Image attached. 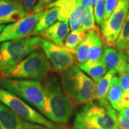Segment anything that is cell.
I'll use <instances>...</instances> for the list:
<instances>
[{
  "mask_svg": "<svg viewBox=\"0 0 129 129\" xmlns=\"http://www.w3.org/2000/svg\"><path fill=\"white\" fill-rule=\"evenodd\" d=\"M42 83L46 98L42 115L55 123L66 125L73 115V103L65 95L55 75H49Z\"/></svg>",
  "mask_w": 129,
  "mask_h": 129,
  "instance_id": "cell-1",
  "label": "cell"
},
{
  "mask_svg": "<svg viewBox=\"0 0 129 129\" xmlns=\"http://www.w3.org/2000/svg\"><path fill=\"white\" fill-rule=\"evenodd\" d=\"M118 116L107 99L91 102L77 113L73 127L113 129L118 126Z\"/></svg>",
  "mask_w": 129,
  "mask_h": 129,
  "instance_id": "cell-2",
  "label": "cell"
},
{
  "mask_svg": "<svg viewBox=\"0 0 129 129\" xmlns=\"http://www.w3.org/2000/svg\"><path fill=\"white\" fill-rule=\"evenodd\" d=\"M61 85L74 104H88L95 100V83L75 64L61 73Z\"/></svg>",
  "mask_w": 129,
  "mask_h": 129,
  "instance_id": "cell-3",
  "label": "cell"
},
{
  "mask_svg": "<svg viewBox=\"0 0 129 129\" xmlns=\"http://www.w3.org/2000/svg\"><path fill=\"white\" fill-rule=\"evenodd\" d=\"M53 72L49 60L43 52L36 50L4 73L0 78L41 80Z\"/></svg>",
  "mask_w": 129,
  "mask_h": 129,
  "instance_id": "cell-4",
  "label": "cell"
},
{
  "mask_svg": "<svg viewBox=\"0 0 129 129\" xmlns=\"http://www.w3.org/2000/svg\"><path fill=\"white\" fill-rule=\"evenodd\" d=\"M43 41L44 38L41 36H32L2 42L0 45V73L39 50Z\"/></svg>",
  "mask_w": 129,
  "mask_h": 129,
  "instance_id": "cell-5",
  "label": "cell"
},
{
  "mask_svg": "<svg viewBox=\"0 0 129 129\" xmlns=\"http://www.w3.org/2000/svg\"><path fill=\"white\" fill-rule=\"evenodd\" d=\"M0 86L36 108L40 113H43L46 98L42 83L40 80L0 78Z\"/></svg>",
  "mask_w": 129,
  "mask_h": 129,
  "instance_id": "cell-6",
  "label": "cell"
},
{
  "mask_svg": "<svg viewBox=\"0 0 129 129\" xmlns=\"http://www.w3.org/2000/svg\"><path fill=\"white\" fill-rule=\"evenodd\" d=\"M0 103L29 122L42 125L50 129H68L63 125L52 122L19 97L2 88H0Z\"/></svg>",
  "mask_w": 129,
  "mask_h": 129,
  "instance_id": "cell-7",
  "label": "cell"
},
{
  "mask_svg": "<svg viewBox=\"0 0 129 129\" xmlns=\"http://www.w3.org/2000/svg\"><path fill=\"white\" fill-rule=\"evenodd\" d=\"M129 12V0H119L111 17L101 27V34L104 43L114 46L120 35Z\"/></svg>",
  "mask_w": 129,
  "mask_h": 129,
  "instance_id": "cell-8",
  "label": "cell"
},
{
  "mask_svg": "<svg viewBox=\"0 0 129 129\" xmlns=\"http://www.w3.org/2000/svg\"><path fill=\"white\" fill-rule=\"evenodd\" d=\"M45 10L37 13L31 12L17 22L5 26L0 34V42L21 40L32 35L34 29Z\"/></svg>",
  "mask_w": 129,
  "mask_h": 129,
  "instance_id": "cell-9",
  "label": "cell"
},
{
  "mask_svg": "<svg viewBox=\"0 0 129 129\" xmlns=\"http://www.w3.org/2000/svg\"><path fill=\"white\" fill-rule=\"evenodd\" d=\"M41 47L50 61L54 72L62 73L75 64L74 55L64 47L44 40Z\"/></svg>",
  "mask_w": 129,
  "mask_h": 129,
  "instance_id": "cell-10",
  "label": "cell"
},
{
  "mask_svg": "<svg viewBox=\"0 0 129 129\" xmlns=\"http://www.w3.org/2000/svg\"><path fill=\"white\" fill-rule=\"evenodd\" d=\"M102 59L107 69L115 72L116 74L126 71L125 68L128 60L125 52H119L111 46H106L103 49Z\"/></svg>",
  "mask_w": 129,
  "mask_h": 129,
  "instance_id": "cell-11",
  "label": "cell"
},
{
  "mask_svg": "<svg viewBox=\"0 0 129 129\" xmlns=\"http://www.w3.org/2000/svg\"><path fill=\"white\" fill-rule=\"evenodd\" d=\"M26 15L22 7L13 0H0V24L14 23Z\"/></svg>",
  "mask_w": 129,
  "mask_h": 129,
  "instance_id": "cell-12",
  "label": "cell"
},
{
  "mask_svg": "<svg viewBox=\"0 0 129 129\" xmlns=\"http://www.w3.org/2000/svg\"><path fill=\"white\" fill-rule=\"evenodd\" d=\"M70 29L68 22L59 21L41 32L39 35L57 45L62 46L70 34Z\"/></svg>",
  "mask_w": 129,
  "mask_h": 129,
  "instance_id": "cell-13",
  "label": "cell"
},
{
  "mask_svg": "<svg viewBox=\"0 0 129 129\" xmlns=\"http://www.w3.org/2000/svg\"><path fill=\"white\" fill-rule=\"evenodd\" d=\"M24 122L9 108L0 103V127L2 129H23Z\"/></svg>",
  "mask_w": 129,
  "mask_h": 129,
  "instance_id": "cell-14",
  "label": "cell"
},
{
  "mask_svg": "<svg viewBox=\"0 0 129 129\" xmlns=\"http://www.w3.org/2000/svg\"><path fill=\"white\" fill-rule=\"evenodd\" d=\"M101 32L99 31L98 27L88 32L85 40L80 43L76 50L74 51L73 55L77 65L83 64L87 61L88 52L92 47L96 37Z\"/></svg>",
  "mask_w": 129,
  "mask_h": 129,
  "instance_id": "cell-15",
  "label": "cell"
},
{
  "mask_svg": "<svg viewBox=\"0 0 129 129\" xmlns=\"http://www.w3.org/2000/svg\"><path fill=\"white\" fill-rule=\"evenodd\" d=\"M83 72L87 74L92 80L97 83L107 73V68L103 59L94 62H85L77 65Z\"/></svg>",
  "mask_w": 129,
  "mask_h": 129,
  "instance_id": "cell-16",
  "label": "cell"
},
{
  "mask_svg": "<svg viewBox=\"0 0 129 129\" xmlns=\"http://www.w3.org/2000/svg\"><path fill=\"white\" fill-rule=\"evenodd\" d=\"M123 93V91L120 86L119 77L114 75L111 80L106 99L115 111H120L123 110L121 106V98Z\"/></svg>",
  "mask_w": 129,
  "mask_h": 129,
  "instance_id": "cell-17",
  "label": "cell"
},
{
  "mask_svg": "<svg viewBox=\"0 0 129 129\" xmlns=\"http://www.w3.org/2000/svg\"><path fill=\"white\" fill-rule=\"evenodd\" d=\"M59 16V9L57 7H52L45 10L43 16L39 20L36 24L32 35H40L41 32L45 31L47 28L51 27L52 24L55 23L57 19H58Z\"/></svg>",
  "mask_w": 129,
  "mask_h": 129,
  "instance_id": "cell-18",
  "label": "cell"
},
{
  "mask_svg": "<svg viewBox=\"0 0 129 129\" xmlns=\"http://www.w3.org/2000/svg\"><path fill=\"white\" fill-rule=\"evenodd\" d=\"M78 5H80V0H57L53 4L50 5L47 9L52 7L58 8V19L60 21L68 22L71 14Z\"/></svg>",
  "mask_w": 129,
  "mask_h": 129,
  "instance_id": "cell-19",
  "label": "cell"
},
{
  "mask_svg": "<svg viewBox=\"0 0 129 129\" xmlns=\"http://www.w3.org/2000/svg\"><path fill=\"white\" fill-rule=\"evenodd\" d=\"M115 73L109 70L107 73L101 78L95 84V100L100 101L106 99L108 92L109 90L111 80L113 76L115 75Z\"/></svg>",
  "mask_w": 129,
  "mask_h": 129,
  "instance_id": "cell-20",
  "label": "cell"
},
{
  "mask_svg": "<svg viewBox=\"0 0 129 129\" xmlns=\"http://www.w3.org/2000/svg\"><path fill=\"white\" fill-rule=\"evenodd\" d=\"M87 33L88 32L84 31L82 29L72 31L66 38L63 47L73 54L74 51L76 50L80 43L86 37Z\"/></svg>",
  "mask_w": 129,
  "mask_h": 129,
  "instance_id": "cell-21",
  "label": "cell"
},
{
  "mask_svg": "<svg viewBox=\"0 0 129 129\" xmlns=\"http://www.w3.org/2000/svg\"><path fill=\"white\" fill-rule=\"evenodd\" d=\"M114 46L117 50L122 52L129 50V12Z\"/></svg>",
  "mask_w": 129,
  "mask_h": 129,
  "instance_id": "cell-22",
  "label": "cell"
},
{
  "mask_svg": "<svg viewBox=\"0 0 129 129\" xmlns=\"http://www.w3.org/2000/svg\"><path fill=\"white\" fill-rule=\"evenodd\" d=\"M103 45H104V42L102 39L101 34L100 33L96 37L92 47H90V50L88 52V58H87L86 62H97L98 60H101L103 52L104 49Z\"/></svg>",
  "mask_w": 129,
  "mask_h": 129,
  "instance_id": "cell-23",
  "label": "cell"
},
{
  "mask_svg": "<svg viewBox=\"0 0 129 129\" xmlns=\"http://www.w3.org/2000/svg\"><path fill=\"white\" fill-rule=\"evenodd\" d=\"M85 7L78 5L73 12L69 19L70 29L72 31L78 30L81 29L84 16Z\"/></svg>",
  "mask_w": 129,
  "mask_h": 129,
  "instance_id": "cell-24",
  "label": "cell"
},
{
  "mask_svg": "<svg viewBox=\"0 0 129 129\" xmlns=\"http://www.w3.org/2000/svg\"><path fill=\"white\" fill-rule=\"evenodd\" d=\"M95 19L94 16V12L92 7H85L84 16L81 29L85 32H90L92 29H96Z\"/></svg>",
  "mask_w": 129,
  "mask_h": 129,
  "instance_id": "cell-25",
  "label": "cell"
},
{
  "mask_svg": "<svg viewBox=\"0 0 129 129\" xmlns=\"http://www.w3.org/2000/svg\"><path fill=\"white\" fill-rule=\"evenodd\" d=\"M93 12L95 22L98 25L101 26L105 16V0H97Z\"/></svg>",
  "mask_w": 129,
  "mask_h": 129,
  "instance_id": "cell-26",
  "label": "cell"
},
{
  "mask_svg": "<svg viewBox=\"0 0 129 129\" xmlns=\"http://www.w3.org/2000/svg\"><path fill=\"white\" fill-rule=\"evenodd\" d=\"M118 2L119 0H105V16L101 26L103 24H105V22L111 17V14L113 12L118 4Z\"/></svg>",
  "mask_w": 129,
  "mask_h": 129,
  "instance_id": "cell-27",
  "label": "cell"
},
{
  "mask_svg": "<svg viewBox=\"0 0 129 129\" xmlns=\"http://www.w3.org/2000/svg\"><path fill=\"white\" fill-rule=\"evenodd\" d=\"M13 1L20 5L27 14L32 12V9L38 2V0H13Z\"/></svg>",
  "mask_w": 129,
  "mask_h": 129,
  "instance_id": "cell-28",
  "label": "cell"
},
{
  "mask_svg": "<svg viewBox=\"0 0 129 129\" xmlns=\"http://www.w3.org/2000/svg\"><path fill=\"white\" fill-rule=\"evenodd\" d=\"M57 0H38L36 5L32 9L33 13H37L47 9V7Z\"/></svg>",
  "mask_w": 129,
  "mask_h": 129,
  "instance_id": "cell-29",
  "label": "cell"
},
{
  "mask_svg": "<svg viewBox=\"0 0 129 129\" xmlns=\"http://www.w3.org/2000/svg\"><path fill=\"white\" fill-rule=\"evenodd\" d=\"M119 75L120 84L123 91L129 93V73L127 71H124Z\"/></svg>",
  "mask_w": 129,
  "mask_h": 129,
  "instance_id": "cell-30",
  "label": "cell"
},
{
  "mask_svg": "<svg viewBox=\"0 0 129 129\" xmlns=\"http://www.w3.org/2000/svg\"><path fill=\"white\" fill-rule=\"evenodd\" d=\"M118 125L123 129H129V118L118 114Z\"/></svg>",
  "mask_w": 129,
  "mask_h": 129,
  "instance_id": "cell-31",
  "label": "cell"
},
{
  "mask_svg": "<svg viewBox=\"0 0 129 129\" xmlns=\"http://www.w3.org/2000/svg\"><path fill=\"white\" fill-rule=\"evenodd\" d=\"M23 129H50L47 127H45L42 125L37 124V123H33L31 122H24Z\"/></svg>",
  "mask_w": 129,
  "mask_h": 129,
  "instance_id": "cell-32",
  "label": "cell"
},
{
  "mask_svg": "<svg viewBox=\"0 0 129 129\" xmlns=\"http://www.w3.org/2000/svg\"><path fill=\"white\" fill-rule=\"evenodd\" d=\"M121 106L122 108H129V93L124 92L123 93V95L121 98Z\"/></svg>",
  "mask_w": 129,
  "mask_h": 129,
  "instance_id": "cell-33",
  "label": "cell"
},
{
  "mask_svg": "<svg viewBox=\"0 0 129 129\" xmlns=\"http://www.w3.org/2000/svg\"><path fill=\"white\" fill-rule=\"evenodd\" d=\"M97 0H80V5L83 7H94Z\"/></svg>",
  "mask_w": 129,
  "mask_h": 129,
  "instance_id": "cell-34",
  "label": "cell"
},
{
  "mask_svg": "<svg viewBox=\"0 0 129 129\" xmlns=\"http://www.w3.org/2000/svg\"><path fill=\"white\" fill-rule=\"evenodd\" d=\"M119 114L123 115V116H125V117L129 118V108H124V109H123L122 111H120Z\"/></svg>",
  "mask_w": 129,
  "mask_h": 129,
  "instance_id": "cell-35",
  "label": "cell"
},
{
  "mask_svg": "<svg viewBox=\"0 0 129 129\" xmlns=\"http://www.w3.org/2000/svg\"><path fill=\"white\" fill-rule=\"evenodd\" d=\"M72 129H96L92 128H87V127H73Z\"/></svg>",
  "mask_w": 129,
  "mask_h": 129,
  "instance_id": "cell-36",
  "label": "cell"
},
{
  "mask_svg": "<svg viewBox=\"0 0 129 129\" xmlns=\"http://www.w3.org/2000/svg\"><path fill=\"white\" fill-rule=\"evenodd\" d=\"M125 55H126L127 60H128V62H129V50H128L126 52H125Z\"/></svg>",
  "mask_w": 129,
  "mask_h": 129,
  "instance_id": "cell-37",
  "label": "cell"
},
{
  "mask_svg": "<svg viewBox=\"0 0 129 129\" xmlns=\"http://www.w3.org/2000/svg\"><path fill=\"white\" fill-rule=\"evenodd\" d=\"M5 25L4 24H0V34H1V32H2V30H3V29L5 28Z\"/></svg>",
  "mask_w": 129,
  "mask_h": 129,
  "instance_id": "cell-38",
  "label": "cell"
},
{
  "mask_svg": "<svg viewBox=\"0 0 129 129\" xmlns=\"http://www.w3.org/2000/svg\"><path fill=\"white\" fill-rule=\"evenodd\" d=\"M125 70H126V71H127V72H128V73H129V63H128V64H127V65H126Z\"/></svg>",
  "mask_w": 129,
  "mask_h": 129,
  "instance_id": "cell-39",
  "label": "cell"
},
{
  "mask_svg": "<svg viewBox=\"0 0 129 129\" xmlns=\"http://www.w3.org/2000/svg\"><path fill=\"white\" fill-rule=\"evenodd\" d=\"M113 129H123V128H120V127H118V126H117V127H115V128H114Z\"/></svg>",
  "mask_w": 129,
  "mask_h": 129,
  "instance_id": "cell-40",
  "label": "cell"
},
{
  "mask_svg": "<svg viewBox=\"0 0 129 129\" xmlns=\"http://www.w3.org/2000/svg\"><path fill=\"white\" fill-rule=\"evenodd\" d=\"M0 129H2V128H1V127H0Z\"/></svg>",
  "mask_w": 129,
  "mask_h": 129,
  "instance_id": "cell-41",
  "label": "cell"
}]
</instances>
